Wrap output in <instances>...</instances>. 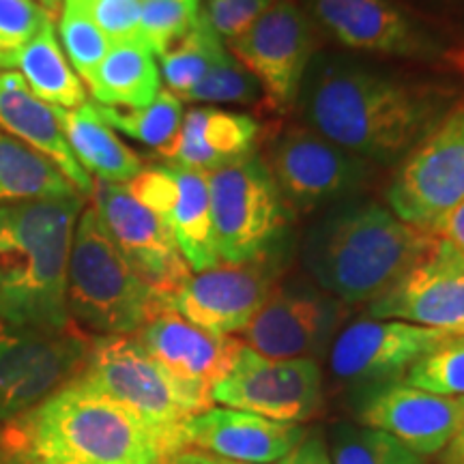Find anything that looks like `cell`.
Returning a JSON list of instances; mask_svg holds the SVG:
<instances>
[{"label":"cell","mask_w":464,"mask_h":464,"mask_svg":"<svg viewBox=\"0 0 464 464\" xmlns=\"http://www.w3.org/2000/svg\"><path fill=\"white\" fill-rule=\"evenodd\" d=\"M387 200L396 218L430 235L464 200V103L400 161Z\"/></svg>","instance_id":"obj_10"},{"label":"cell","mask_w":464,"mask_h":464,"mask_svg":"<svg viewBox=\"0 0 464 464\" xmlns=\"http://www.w3.org/2000/svg\"><path fill=\"white\" fill-rule=\"evenodd\" d=\"M48 20L37 0H0V58L24 48Z\"/></svg>","instance_id":"obj_36"},{"label":"cell","mask_w":464,"mask_h":464,"mask_svg":"<svg viewBox=\"0 0 464 464\" xmlns=\"http://www.w3.org/2000/svg\"><path fill=\"white\" fill-rule=\"evenodd\" d=\"M370 318L464 332V254L437 237L400 280L368 304Z\"/></svg>","instance_id":"obj_16"},{"label":"cell","mask_w":464,"mask_h":464,"mask_svg":"<svg viewBox=\"0 0 464 464\" xmlns=\"http://www.w3.org/2000/svg\"><path fill=\"white\" fill-rule=\"evenodd\" d=\"M458 332L420 327L402 321H357L335 335L329 348L332 372L357 390L400 382L417 359Z\"/></svg>","instance_id":"obj_15"},{"label":"cell","mask_w":464,"mask_h":464,"mask_svg":"<svg viewBox=\"0 0 464 464\" xmlns=\"http://www.w3.org/2000/svg\"><path fill=\"white\" fill-rule=\"evenodd\" d=\"M207 185L219 263L241 265L274 254L293 213L263 158L252 153L207 172Z\"/></svg>","instance_id":"obj_6"},{"label":"cell","mask_w":464,"mask_h":464,"mask_svg":"<svg viewBox=\"0 0 464 464\" xmlns=\"http://www.w3.org/2000/svg\"><path fill=\"white\" fill-rule=\"evenodd\" d=\"M58 33H61L63 48H65L78 78L89 82L91 75L95 73V69L112 48V42L78 5L69 3V0H65V7H63Z\"/></svg>","instance_id":"obj_34"},{"label":"cell","mask_w":464,"mask_h":464,"mask_svg":"<svg viewBox=\"0 0 464 464\" xmlns=\"http://www.w3.org/2000/svg\"><path fill=\"white\" fill-rule=\"evenodd\" d=\"M211 396L226 409L304 423L323 409V372L312 359L265 357L241 342L228 372L213 385Z\"/></svg>","instance_id":"obj_12"},{"label":"cell","mask_w":464,"mask_h":464,"mask_svg":"<svg viewBox=\"0 0 464 464\" xmlns=\"http://www.w3.org/2000/svg\"><path fill=\"white\" fill-rule=\"evenodd\" d=\"M127 189L164 222L194 274L219 265L207 172L150 166L142 168Z\"/></svg>","instance_id":"obj_18"},{"label":"cell","mask_w":464,"mask_h":464,"mask_svg":"<svg viewBox=\"0 0 464 464\" xmlns=\"http://www.w3.org/2000/svg\"><path fill=\"white\" fill-rule=\"evenodd\" d=\"M437 237L402 222L376 202L334 208L304 241L312 280L344 305L370 304L430 249Z\"/></svg>","instance_id":"obj_4"},{"label":"cell","mask_w":464,"mask_h":464,"mask_svg":"<svg viewBox=\"0 0 464 464\" xmlns=\"http://www.w3.org/2000/svg\"><path fill=\"white\" fill-rule=\"evenodd\" d=\"M280 464H334L329 456L327 443H324L321 432H305V437L299 440V445L284 456Z\"/></svg>","instance_id":"obj_39"},{"label":"cell","mask_w":464,"mask_h":464,"mask_svg":"<svg viewBox=\"0 0 464 464\" xmlns=\"http://www.w3.org/2000/svg\"><path fill=\"white\" fill-rule=\"evenodd\" d=\"M228 52L263 89L266 110L284 114L299 102L305 73L314 61V20L295 0H276Z\"/></svg>","instance_id":"obj_9"},{"label":"cell","mask_w":464,"mask_h":464,"mask_svg":"<svg viewBox=\"0 0 464 464\" xmlns=\"http://www.w3.org/2000/svg\"><path fill=\"white\" fill-rule=\"evenodd\" d=\"M189 451L191 450H183V451H179V454L161 458V460L153 462V464H188L189 462Z\"/></svg>","instance_id":"obj_43"},{"label":"cell","mask_w":464,"mask_h":464,"mask_svg":"<svg viewBox=\"0 0 464 464\" xmlns=\"http://www.w3.org/2000/svg\"><path fill=\"white\" fill-rule=\"evenodd\" d=\"M299 102L310 130L368 164H393L437 127L448 95L432 84L321 56L307 69Z\"/></svg>","instance_id":"obj_1"},{"label":"cell","mask_w":464,"mask_h":464,"mask_svg":"<svg viewBox=\"0 0 464 464\" xmlns=\"http://www.w3.org/2000/svg\"><path fill=\"white\" fill-rule=\"evenodd\" d=\"M198 17V0H142L138 34L161 58L191 31Z\"/></svg>","instance_id":"obj_33"},{"label":"cell","mask_w":464,"mask_h":464,"mask_svg":"<svg viewBox=\"0 0 464 464\" xmlns=\"http://www.w3.org/2000/svg\"><path fill=\"white\" fill-rule=\"evenodd\" d=\"M224 52L222 37L208 24L207 15L200 14L191 31L161 56V75L168 91L183 102V97L205 78Z\"/></svg>","instance_id":"obj_29"},{"label":"cell","mask_w":464,"mask_h":464,"mask_svg":"<svg viewBox=\"0 0 464 464\" xmlns=\"http://www.w3.org/2000/svg\"><path fill=\"white\" fill-rule=\"evenodd\" d=\"M432 235L450 241L451 246H456L464 254V200L460 202V205H456L454 208H451L448 216H445L437 226H434Z\"/></svg>","instance_id":"obj_40"},{"label":"cell","mask_w":464,"mask_h":464,"mask_svg":"<svg viewBox=\"0 0 464 464\" xmlns=\"http://www.w3.org/2000/svg\"><path fill=\"white\" fill-rule=\"evenodd\" d=\"M97 110L112 130L123 131L144 147L155 149L160 155L170 149L185 116L183 102L168 89H161L160 95L144 108L123 110L97 103Z\"/></svg>","instance_id":"obj_30"},{"label":"cell","mask_w":464,"mask_h":464,"mask_svg":"<svg viewBox=\"0 0 464 464\" xmlns=\"http://www.w3.org/2000/svg\"><path fill=\"white\" fill-rule=\"evenodd\" d=\"M39 5H42L48 14H54V11L58 9V5H61V0H39Z\"/></svg>","instance_id":"obj_44"},{"label":"cell","mask_w":464,"mask_h":464,"mask_svg":"<svg viewBox=\"0 0 464 464\" xmlns=\"http://www.w3.org/2000/svg\"><path fill=\"white\" fill-rule=\"evenodd\" d=\"M276 0H208L207 20L222 42L241 37Z\"/></svg>","instance_id":"obj_38"},{"label":"cell","mask_w":464,"mask_h":464,"mask_svg":"<svg viewBox=\"0 0 464 464\" xmlns=\"http://www.w3.org/2000/svg\"><path fill=\"white\" fill-rule=\"evenodd\" d=\"M440 464H464V411L456 434L445 445V450L440 451Z\"/></svg>","instance_id":"obj_41"},{"label":"cell","mask_w":464,"mask_h":464,"mask_svg":"<svg viewBox=\"0 0 464 464\" xmlns=\"http://www.w3.org/2000/svg\"><path fill=\"white\" fill-rule=\"evenodd\" d=\"M92 207L131 269L172 304L191 269L164 222L133 198L127 185L95 181Z\"/></svg>","instance_id":"obj_14"},{"label":"cell","mask_w":464,"mask_h":464,"mask_svg":"<svg viewBox=\"0 0 464 464\" xmlns=\"http://www.w3.org/2000/svg\"><path fill=\"white\" fill-rule=\"evenodd\" d=\"M17 69L39 100L56 108H78L86 103V91L78 73L58 44L54 24L48 20L24 48L0 58V69Z\"/></svg>","instance_id":"obj_27"},{"label":"cell","mask_w":464,"mask_h":464,"mask_svg":"<svg viewBox=\"0 0 464 464\" xmlns=\"http://www.w3.org/2000/svg\"><path fill=\"white\" fill-rule=\"evenodd\" d=\"M75 196L78 189L54 161L0 130V207Z\"/></svg>","instance_id":"obj_28"},{"label":"cell","mask_w":464,"mask_h":464,"mask_svg":"<svg viewBox=\"0 0 464 464\" xmlns=\"http://www.w3.org/2000/svg\"><path fill=\"white\" fill-rule=\"evenodd\" d=\"M54 112L78 164L97 181L127 185L142 172V160L103 121L97 103L72 110L54 106Z\"/></svg>","instance_id":"obj_25"},{"label":"cell","mask_w":464,"mask_h":464,"mask_svg":"<svg viewBox=\"0 0 464 464\" xmlns=\"http://www.w3.org/2000/svg\"><path fill=\"white\" fill-rule=\"evenodd\" d=\"M69 3L78 5L112 44L140 37L138 26H140L142 0H69Z\"/></svg>","instance_id":"obj_37"},{"label":"cell","mask_w":464,"mask_h":464,"mask_svg":"<svg viewBox=\"0 0 464 464\" xmlns=\"http://www.w3.org/2000/svg\"><path fill=\"white\" fill-rule=\"evenodd\" d=\"M183 100L198 103H237V106H249V103L263 102V89H260L258 80L226 50L216 65L208 69L205 78Z\"/></svg>","instance_id":"obj_35"},{"label":"cell","mask_w":464,"mask_h":464,"mask_svg":"<svg viewBox=\"0 0 464 464\" xmlns=\"http://www.w3.org/2000/svg\"><path fill=\"white\" fill-rule=\"evenodd\" d=\"M222 464H241V462H222Z\"/></svg>","instance_id":"obj_46"},{"label":"cell","mask_w":464,"mask_h":464,"mask_svg":"<svg viewBox=\"0 0 464 464\" xmlns=\"http://www.w3.org/2000/svg\"><path fill=\"white\" fill-rule=\"evenodd\" d=\"M136 340L172 379L213 404V385L228 372L241 340L196 327L174 310L144 324Z\"/></svg>","instance_id":"obj_21"},{"label":"cell","mask_w":464,"mask_h":464,"mask_svg":"<svg viewBox=\"0 0 464 464\" xmlns=\"http://www.w3.org/2000/svg\"><path fill=\"white\" fill-rule=\"evenodd\" d=\"M0 130L54 161L80 196H92V177L75 160L54 106L39 100L14 69H0Z\"/></svg>","instance_id":"obj_24"},{"label":"cell","mask_w":464,"mask_h":464,"mask_svg":"<svg viewBox=\"0 0 464 464\" xmlns=\"http://www.w3.org/2000/svg\"><path fill=\"white\" fill-rule=\"evenodd\" d=\"M67 307L72 321L102 338L136 335L150 318L174 310L131 269L92 205L82 208L75 224L67 265Z\"/></svg>","instance_id":"obj_5"},{"label":"cell","mask_w":464,"mask_h":464,"mask_svg":"<svg viewBox=\"0 0 464 464\" xmlns=\"http://www.w3.org/2000/svg\"><path fill=\"white\" fill-rule=\"evenodd\" d=\"M82 196L0 207V321L67 329V265Z\"/></svg>","instance_id":"obj_3"},{"label":"cell","mask_w":464,"mask_h":464,"mask_svg":"<svg viewBox=\"0 0 464 464\" xmlns=\"http://www.w3.org/2000/svg\"><path fill=\"white\" fill-rule=\"evenodd\" d=\"M189 450L80 379L52 393L0 437V464H153Z\"/></svg>","instance_id":"obj_2"},{"label":"cell","mask_w":464,"mask_h":464,"mask_svg":"<svg viewBox=\"0 0 464 464\" xmlns=\"http://www.w3.org/2000/svg\"><path fill=\"white\" fill-rule=\"evenodd\" d=\"M307 14L351 50L398 58L437 54L430 34L393 0H307Z\"/></svg>","instance_id":"obj_20"},{"label":"cell","mask_w":464,"mask_h":464,"mask_svg":"<svg viewBox=\"0 0 464 464\" xmlns=\"http://www.w3.org/2000/svg\"><path fill=\"white\" fill-rule=\"evenodd\" d=\"M188 448L216 454L222 462L271 464L299 445L305 437L301 423L276 421L232 409H208L194 415L183 428Z\"/></svg>","instance_id":"obj_22"},{"label":"cell","mask_w":464,"mask_h":464,"mask_svg":"<svg viewBox=\"0 0 464 464\" xmlns=\"http://www.w3.org/2000/svg\"><path fill=\"white\" fill-rule=\"evenodd\" d=\"M346 316V305L318 286L286 284L239 334L243 344L274 359H321Z\"/></svg>","instance_id":"obj_13"},{"label":"cell","mask_w":464,"mask_h":464,"mask_svg":"<svg viewBox=\"0 0 464 464\" xmlns=\"http://www.w3.org/2000/svg\"><path fill=\"white\" fill-rule=\"evenodd\" d=\"M86 84L100 106L136 110L160 95L161 72L153 50L140 37L125 39L112 44Z\"/></svg>","instance_id":"obj_26"},{"label":"cell","mask_w":464,"mask_h":464,"mask_svg":"<svg viewBox=\"0 0 464 464\" xmlns=\"http://www.w3.org/2000/svg\"><path fill=\"white\" fill-rule=\"evenodd\" d=\"M277 277L280 265L274 254L241 265L219 263L191 274L174 295L172 307L205 332L241 334L277 288Z\"/></svg>","instance_id":"obj_17"},{"label":"cell","mask_w":464,"mask_h":464,"mask_svg":"<svg viewBox=\"0 0 464 464\" xmlns=\"http://www.w3.org/2000/svg\"><path fill=\"white\" fill-rule=\"evenodd\" d=\"M404 382L448 398H464V332L451 334L411 365Z\"/></svg>","instance_id":"obj_32"},{"label":"cell","mask_w":464,"mask_h":464,"mask_svg":"<svg viewBox=\"0 0 464 464\" xmlns=\"http://www.w3.org/2000/svg\"><path fill=\"white\" fill-rule=\"evenodd\" d=\"M80 379L161 430H183L194 415L213 409L149 355L136 335H106L91 344Z\"/></svg>","instance_id":"obj_7"},{"label":"cell","mask_w":464,"mask_h":464,"mask_svg":"<svg viewBox=\"0 0 464 464\" xmlns=\"http://www.w3.org/2000/svg\"><path fill=\"white\" fill-rule=\"evenodd\" d=\"M334 464H426L392 434L362 423H335L329 434Z\"/></svg>","instance_id":"obj_31"},{"label":"cell","mask_w":464,"mask_h":464,"mask_svg":"<svg viewBox=\"0 0 464 464\" xmlns=\"http://www.w3.org/2000/svg\"><path fill=\"white\" fill-rule=\"evenodd\" d=\"M92 342L67 329L9 327L0 335V423L26 415L82 372Z\"/></svg>","instance_id":"obj_8"},{"label":"cell","mask_w":464,"mask_h":464,"mask_svg":"<svg viewBox=\"0 0 464 464\" xmlns=\"http://www.w3.org/2000/svg\"><path fill=\"white\" fill-rule=\"evenodd\" d=\"M290 213H312L363 188L370 164L310 130L288 127L260 155Z\"/></svg>","instance_id":"obj_11"},{"label":"cell","mask_w":464,"mask_h":464,"mask_svg":"<svg viewBox=\"0 0 464 464\" xmlns=\"http://www.w3.org/2000/svg\"><path fill=\"white\" fill-rule=\"evenodd\" d=\"M454 65L458 67V72H460L464 75V50L458 52V54L454 56Z\"/></svg>","instance_id":"obj_45"},{"label":"cell","mask_w":464,"mask_h":464,"mask_svg":"<svg viewBox=\"0 0 464 464\" xmlns=\"http://www.w3.org/2000/svg\"><path fill=\"white\" fill-rule=\"evenodd\" d=\"M260 131V123L249 114L194 108L185 112L181 130L161 158L168 166L213 172L252 155Z\"/></svg>","instance_id":"obj_23"},{"label":"cell","mask_w":464,"mask_h":464,"mask_svg":"<svg viewBox=\"0 0 464 464\" xmlns=\"http://www.w3.org/2000/svg\"><path fill=\"white\" fill-rule=\"evenodd\" d=\"M188 464H222V460H218V458L205 454V451L191 450V451H189V462H188Z\"/></svg>","instance_id":"obj_42"},{"label":"cell","mask_w":464,"mask_h":464,"mask_svg":"<svg viewBox=\"0 0 464 464\" xmlns=\"http://www.w3.org/2000/svg\"><path fill=\"white\" fill-rule=\"evenodd\" d=\"M464 398L437 396L404 381L362 392L355 417L365 428L392 434L420 456L445 450L462 420Z\"/></svg>","instance_id":"obj_19"}]
</instances>
